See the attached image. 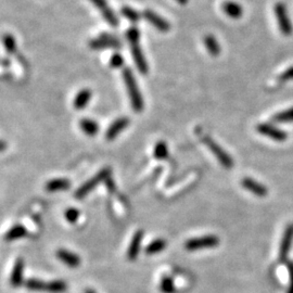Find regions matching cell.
<instances>
[{
    "label": "cell",
    "mask_w": 293,
    "mask_h": 293,
    "mask_svg": "<svg viewBox=\"0 0 293 293\" xmlns=\"http://www.w3.org/2000/svg\"><path fill=\"white\" fill-rule=\"evenodd\" d=\"M257 130L261 135L271 138V139L276 141H283L288 138V134L286 132H283V130L277 128L271 124H266V123L259 124L257 126Z\"/></svg>",
    "instance_id": "11"
},
{
    "label": "cell",
    "mask_w": 293,
    "mask_h": 293,
    "mask_svg": "<svg viewBox=\"0 0 293 293\" xmlns=\"http://www.w3.org/2000/svg\"><path fill=\"white\" fill-rule=\"evenodd\" d=\"M84 293H96V291H94L92 289H86Z\"/></svg>",
    "instance_id": "37"
},
{
    "label": "cell",
    "mask_w": 293,
    "mask_h": 293,
    "mask_svg": "<svg viewBox=\"0 0 293 293\" xmlns=\"http://www.w3.org/2000/svg\"><path fill=\"white\" fill-rule=\"evenodd\" d=\"M89 47L95 50H102V49H121L123 47V43L110 34H101L100 37L95 38L89 42Z\"/></svg>",
    "instance_id": "6"
},
{
    "label": "cell",
    "mask_w": 293,
    "mask_h": 293,
    "mask_svg": "<svg viewBox=\"0 0 293 293\" xmlns=\"http://www.w3.org/2000/svg\"><path fill=\"white\" fill-rule=\"evenodd\" d=\"M160 290L162 293H175L176 287L174 283V279L171 276H163L160 281Z\"/></svg>",
    "instance_id": "25"
},
{
    "label": "cell",
    "mask_w": 293,
    "mask_h": 293,
    "mask_svg": "<svg viewBox=\"0 0 293 293\" xmlns=\"http://www.w3.org/2000/svg\"><path fill=\"white\" fill-rule=\"evenodd\" d=\"M124 65V58L120 53H113L110 59V66L114 68H120Z\"/></svg>",
    "instance_id": "32"
},
{
    "label": "cell",
    "mask_w": 293,
    "mask_h": 293,
    "mask_svg": "<svg viewBox=\"0 0 293 293\" xmlns=\"http://www.w3.org/2000/svg\"><path fill=\"white\" fill-rule=\"evenodd\" d=\"M4 45H5L6 50L9 53L17 52V44H15L14 37L11 34L4 35Z\"/></svg>",
    "instance_id": "29"
},
{
    "label": "cell",
    "mask_w": 293,
    "mask_h": 293,
    "mask_svg": "<svg viewBox=\"0 0 293 293\" xmlns=\"http://www.w3.org/2000/svg\"><path fill=\"white\" fill-rule=\"evenodd\" d=\"M126 38H127V41L129 42V44L139 42V38H140V30H139V28L136 27V26L129 27L126 30Z\"/></svg>",
    "instance_id": "30"
},
{
    "label": "cell",
    "mask_w": 293,
    "mask_h": 293,
    "mask_svg": "<svg viewBox=\"0 0 293 293\" xmlns=\"http://www.w3.org/2000/svg\"><path fill=\"white\" fill-rule=\"evenodd\" d=\"M23 272H24V262L22 259H18L15 261L10 276V283L12 287L18 288L24 283V281H23Z\"/></svg>",
    "instance_id": "17"
},
{
    "label": "cell",
    "mask_w": 293,
    "mask_h": 293,
    "mask_svg": "<svg viewBox=\"0 0 293 293\" xmlns=\"http://www.w3.org/2000/svg\"><path fill=\"white\" fill-rule=\"evenodd\" d=\"M121 13L124 18H126L127 20H129L130 22H138L140 20V13L136 11L133 8H130L128 6H124L121 8Z\"/></svg>",
    "instance_id": "27"
},
{
    "label": "cell",
    "mask_w": 293,
    "mask_h": 293,
    "mask_svg": "<svg viewBox=\"0 0 293 293\" xmlns=\"http://www.w3.org/2000/svg\"><path fill=\"white\" fill-rule=\"evenodd\" d=\"M176 2L179 5H186L188 3V0H176Z\"/></svg>",
    "instance_id": "36"
},
{
    "label": "cell",
    "mask_w": 293,
    "mask_h": 293,
    "mask_svg": "<svg viewBox=\"0 0 293 293\" xmlns=\"http://www.w3.org/2000/svg\"><path fill=\"white\" fill-rule=\"evenodd\" d=\"M287 267L290 274V287L288 293H293V263L292 262H287Z\"/></svg>",
    "instance_id": "34"
},
{
    "label": "cell",
    "mask_w": 293,
    "mask_h": 293,
    "mask_svg": "<svg viewBox=\"0 0 293 293\" xmlns=\"http://www.w3.org/2000/svg\"><path fill=\"white\" fill-rule=\"evenodd\" d=\"M143 18L148 21L151 25H153L157 29H159L162 33H167L169 29H171V24H169L168 21L165 20L164 18H162L161 15L156 13L154 11L150 9H145L142 12Z\"/></svg>",
    "instance_id": "9"
},
{
    "label": "cell",
    "mask_w": 293,
    "mask_h": 293,
    "mask_svg": "<svg viewBox=\"0 0 293 293\" xmlns=\"http://www.w3.org/2000/svg\"><path fill=\"white\" fill-rule=\"evenodd\" d=\"M153 157L158 160H164L168 157V148L166 142L159 141L156 145H154Z\"/></svg>",
    "instance_id": "26"
},
{
    "label": "cell",
    "mask_w": 293,
    "mask_h": 293,
    "mask_svg": "<svg viewBox=\"0 0 293 293\" xmlns=\"http://www.w3.org/2000/svg\"><path fill=\"white\" fill-rule=\"evenodd\" d=\"M203 142L207 148L211 150V152L214 154V157L218 160V162L224 167L231 168L234 166L233 158H231L216 141L213 140L211 137H205L203 139Z\"/></svg>",
    "instance_id": "5"
},
{
    "label": "cell",
    "mask_w": 293,
    "mask_h": 293,
    "mask_svg": "<svg viewBox=\"0 0 293 293\" xmlns=\"http://www.w3.org/2000/svg\"><path fill=\"white\" fill-rule=\"evenodd\" d=\"M27 234H28V231L26 227L21 225V224H17V225L12 226L9 230L7 231L5 238L7 241H13V240H18V239L26 237Z\"/></svg>",
    "instance_id": "20"
},
{
    "label": "cell",
    "mask_w": 293,
    "mask_h": 293,
    "mask_svg": "<svg viewBox=\"0 0 293 293\" xmlns=\"http://www.w3.org/2000/svg\"><path fill=\"white\" fill-rule=\"evenodd\" d=\"M241 185L244 189L252 192L253 195H255L260 198H264L268 194V190L264 185H262L261 182L250 178V177H245V178H243L241 180Z\"/></svg>",
    "instance_id": "14"
},
{
    "label": "cell",
    "mask_w": 293,
    "mask_h": 293,
    "mask_svg": "<svg viewBox=\"0 0 293 293\" xmlns=\"http://www.w3.org/2000/svg\"><path fill=\"white\" fill-rule=\"evenodd\" d=\"M109 177H111V168L110 167H104L100 171L97 175L94 177H91L89 180L86 182H84L82 186L75 191V198L76 199H84L88 194L94 190L99 184H101L102 181H105Z\"/></svg>",
    "instance_id": "3"
},
{
    "label": "cell",
    "mask_w": 293,
    "mask_h": 293,
    "mask_svg": "<svg viewBox=\"0 0 293 293\" xmlns=\"http://www.w3.org/2000/svg\"><path fill=\"white\" fill-rule=\"evenodd\" d=\"M24 286L29 291L45 293H64L67 290V284L63 280L44 281L37 278H29L24 282Z\"/></svg>",
    "instance_id": "2"
},
{
    "label": "cell",
    "mask_w": 293,
    "mask_h": 293,
    "mask_svg": "<svg viewBox=\"0 0 293 293\" xmlns=\"http://www.w3.org/2000/svg\"><path fill=\"white\" fill-rule=\"evenodd\" d=\"M90 2L94 4L96 8H98V10L102 14L103 19L109 23L111 26L113 27L119 26V18L117 17V14L114 13V11L111 9L110 6L107 5L106 0H90Z\"/></svg>",
    "instance_id": "10"
},
{
    "label": "cell",
    "mask_w": 293,
    "mask_h": 293,
    "mask_svg": "<svg viewBox=\"0 0 293 293\" xmlns=\"http://www.w3.org/2000/svg\"><path fill=\"white\" fill-rule=\"evenodd\" d=\"M167 245V242L164 240V239H156V240L151 241L148 245L144 248V252L149 255H153V254H157L163 251Z\"/></svg>",
    "instance_id": "24"
},
{
    "label": "cell",
    "mask_w": 293,
    "mask_h": 293,
    "mask_svg": "<svg viewBox=\"0 0 293 293\" xmlns=\"http://www.w3.org/2000/svg\"><path fill=\"white\" fill-rule=\"evenodd\" d=\"M129 125V120L126 117L119 118L115 120L112 124L106 129L105 138L107 140H113L119 136L121 132H123Z\"/></svg>",
    "instance_id": "15"
},
{
    "label": "cell",
    "mask_w": 293,
    "mask_h": 293,
    "mask_svg": "<svg viewBox=\"0 0 293 293\" xmlns=\"http://www.w3.org/2000/svg\"><path fill=\"white\" fill-rule=\"evenodd\" d=\"M142 239H143V231L137 230L134 234L132 240H130L129 246L127 249V259L129 261H135L138 258V255H139Z\"/></svg>",
    "instance_id": "13"
},
{
    "label": "cell",
    "mask_w": 293,
    "mask_h": 293,
    "mask_svg": "<svg viewBox=\"0 0 293 293\" xmlns=\"http://www.w3.org/2000/svg\"><path fill=\"white\" fill-rule=\"evenodd\" d=\"M130 47H132L130 49H132V55H133L135 64L137 66V68H138V71H139L143 75L148 74L149 65H148V63H146V61L144 59L143 52H142V50L140 48L139 42L132 43V44H130Z\"/></svg>",
    "instance_id": "12"
},
{
    "label": "cell",
    "mask_w": 293,
    "mask_h": 293,
    "mask_svg": "<svg viewBox=\"0 0 293 293\" xmlns=\"http://www.w3.org/2000/svg\"><path fill=\"white\" fill-rule=\"evenodd\" d=\"M56 255L59 261L62 262V263H64L67 267H70V268H76L81 265V262H82L81 258L77 255V254L68 250L60 249L57 251Z\"/></svg>",
    "instance_id": "16"
},
{
    "label": "cell",
    "mask_w": 293,
    "mask_h": 293,
    "mask_svg": "<svg viewBox=\"0 0 293 293\" xmlns=\"http://www.w3.org/2000/svg\"><path fill=\"white\" fill-rule=\"evenodd\" d=\"M91 99V90L90 89H82L79 94L74 98V107L76 110H83L86 106Z\"/></svg>",
    "instance_id": "21"
},
{
    "label": "cell",
    "mask_w": 293,
    "mask_h": 293,
    "mask_svg": "<svg viewBox=\"0 0 293 293\" xmlns=\"http://www.w3.org/2000/svg\"><path fill=\"white\" fill-rule=\"evenodd\" d=\"M219 244V238L215 235H206L189 239L185 243V248L188 251H198L203 249H211Z\"/></svg>",
    "instance_id": "4"
},
{
    "label": "cell",
    "mask_w": 293,
    "mask_h": 293,
    "mask_svg": "<svg viewBox=\"0 0 293 293\" xmlns=\"http://www.w3.org/2000/svg\"><path fill=\"white\" fill-rule=\"evenodd\" d=\"M80 126L82 128L83 132L86 134L87 136H96L99 132V124L90 119H82L80 122Z\"/></svg>",
    "instance_id": "22"
},
{
    "label": "cell",
    "mask_w": 293,
    "mask_h": 293,
    "mask_svg": "<svg viewBox=\"0 0 293 293\" xmlns=\"http://www.w3.org/2000/svg\"><path fill=\"white\" fill-rule=\"evenodd\" d=\"M292 242H293V223L289 224L286 229H284L280 242L279 261L282 262V263H287V259L291 250Z\"/></svg>",
    "instance_id": "8"
},
{
    "label": "cell",
    "mask_w": 293,
    "mask_h": 293,
    "mask_svg": "<svg viewBox=\"0 0 293 293\" xmlns=\"http://www.w3.org/2000/svg\"><path fill=\"white\" fill-rule=\"evenodd\" d=\"M204 45L211 56L217 57L221 53V45L213 35H206L204 37Z\"/></svg>",
    "instance_id": "23"
},
{
    "label": "cell",
    "mask_w": 293,
    "mask_h": 293,
    "mask_svg": "<svg viewBox=\"0 0 293 293\" xmlns=\"http://www.w3.org/2000/svg\"><path fill=\"white\" fill-rule=\"evenodd\" d=\"M46 190L48 192H56V191H64L71 188V181L66 178H56L49 180L45 186Z\"/></svg>",
    "instance_id": "19"
},
{
    "label": "cell",
    "mask_w": 293,
    "mask_h": 293,
    "mask_svg": "<svg viewBox=\"0 0 293 293\" xmlns=\"http://www.w3.org/2000/svg\"><path fill=\"white\" fill-rule=\"evenodd\" d=\"M222 9L226 15L231 19H239L242 17L243 9L242 7L235 2H225L222 5Z\"/></svg>",
    "instance_id": "18"
},
{
    "label": "cell",
    "mask_w": 293,
    "mask_h": 293,
    "mask_svg": "<svg viewBox=\"0 0 293 293\" xmlns=\"http://www.w3.org/2000/svg\"><path fill=\"white\" fill-rule=\"evenodd\" d=\"M292 80H293V66L289 67L287 71H284L279 76L280 82H288V81H292Z\"/></svg>",
    "instance_id": "33"
},
{
    "label": "cell",
    "mask_w": 293,
    "mask_h": 293,
    "mask_svg": "<svg viewBox=\"0 0 293 293\" xmlns=\"http://www.w3.org/2000/svg\"><path fill=\"white\" fill-rule=\"evenodd\" d=\"M123 79H124L125 86L130 98V103H132L134 111L138 113L141 112L143 109V99L140 89L137 85L133 71L130 70L129 67H125L124 70H123Z\"/></svg>",
    "instance_id": "1"
},
{
    "label": "cell",
    "mask_w": 293,
    "mask_h": 293,
    "mask_svg": "<svg viewBox=\"0 0 293 293\" xmlns=\"http://www.w3.org/2000/svg\"><path fill=\"white\" fill-rule=\"evenodd\" d=\"M64 216L66 218V221L71 224H75L80 217V211L75 209V207H70V209H67L64 213Z\"/></svg>",
    "instance_id": "31"
},
{
    "label": "cell",
    "mask_w": 293,
    "mask_h": 293,
    "mask_svg": "<svg viewBox=\"0 0 293 293\" xmlns=\"http://www.w3.org/2000/svg\"><path fill=\"white\" fill-rule=\"evenodd\" d=\"M274 10H275L276 19H277V22H278V25H279L281 33L286 36H290L293 32V26L290 21L286 6H284L282 3H277L275 5Z\"/></svg>",
    "instance_id": "7"
},
{
    "label": "cell",
    "mask_w": 293,
    "mask_h": 293,
    "mask_svg": "<svg viewBox=\"0 0 293 293\" xmlns=\"http://www.w3.org/2000/svg\"><path fill=\"white\" fill-rule=\"evenodd\" d=\"M273 121L274 122H279V123L293 122V107L275 114L274 117H273Z\"/></svg>",
    "instance_id": "28"
},
{
    "label": "cell",
    "mask_w": 293,
    "mask_h": 293,
    "mask_svg": "<svg viewBox=\"0 0 293 293\" xmlns=\"http://www.w3.org/2000/svg\"><path fill=\"white\" fill-rule=\"evenodd\" d=\"M9 64H10V60L4 58V59H3V65H4V66H8Z\"/></svg>",
    "instance_id": "35"
}]
</instances>
